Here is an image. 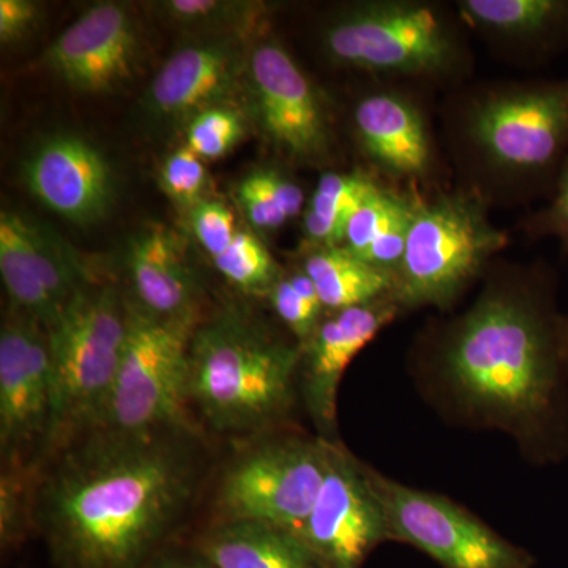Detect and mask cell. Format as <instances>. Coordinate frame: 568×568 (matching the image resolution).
Listing matches in <instances>:
<instances>
[{
    "label": "cell",
    "instance_id": "26",
    "mask_svg": "<svg viewBox=\"0 0 568 568\" xmlns=\"http://www.w3.org/2000/svg\"><path fill=\"white\" fill-rule=\"evenodd\" d=\"M216 271L245 294L267 297L283 275L274 256L257 235L239 231L233 244L213 260Z\"/></svg>",
    "mask_w": 568,
    "mask_h": 568
},
{
    "label": "cell",
    "instance_id": "17",
    "mask_svg": "<svg viewBox=\"0 0 568 568\" xmlns=\"http://www.w3.org/2000/svg\"><path fill=\"white\" fill-rule=\"evenodd\" d=\"M140 39L121 3H95L54 40L44 62L70 88L106 92L133 74Z\"/></svg>",
    "mask_w": 568,
    "mask_h": 568
},
{
    "label": "cell",
    "instance_id": "33",
    "mask_svg": "<svg viewBox=\"0 0 568 568\" xmlns=\"http://www.w3.org/2000/svg\"><path fill=\"white\" fill-rule=\"evenodd\" d=\"M39 7L29 0H0V40L3 44L20 40L31 31Z\"/></svg>",
    "mask_w": 568,
    "mask_h": 568
},
{
    "label": "cell",
    "instance_id": "10",
    "mask_svg": "<svg viewBox=\"0 0 568 568\" xmlns=\"http://www.w3.org/2000/svg\"><path fill=\"white\" fill-rule=\"evenodd\" d=\"M388 538L413 545L444 568H532L525 549L447 497L406 487L368 467Z\"/></svg>",
    "mask_w": 568,
    "mask_h": 568
},
{
    "label": "cell",
    "instance_id": "8",
    "mask_svg": "<svg viewBox=\"0 0 568 568\" xmlns=\"http://www.w3.org/2000/svg\"><path fill=\"white\" fill-rule=\"evenodd\" d=\"M196 313L163 317L129 301L121 366L97 429L153 435L189 429L190 346Z\"/></svg>",
    "mask_w": 568,
    "mask_h": 568
},
{
    "label": "cell",
    "instance_id": "14",
    "mask_svg": "<svg viewBox=\"0 0 568 568\" xmlns=\"http://www.w3.org/2000/svg\"><path fill=\"white\" fill-rule=\"evenodd\" d=\"M52 368L47 328L14 310L0 332V447L21 463L29 447L50 439Z\"/></svg>",
    "mask_w": 568,
    "mask_h": 568
},
{
    "label": "cell",
    "instance_id": "22",
    "mask_svg": "<svg viewBox=\"0 0 568 568\" xmlns=\"http://www.w3.org/2000/svg\"><path fill=\"white\" fill-rule=\"evenodd\" d=\"M203 552L213 568H321L297 534L263 523L224 521Z\"/></svg>",
    "mask_w": 568,
    "mask_h": 568
},
{
    "label": "cell",
    "instance_id": "15",
    "mask_svg": "<svg viewBox=\"0 0 568 568\" xmlns=\"http://www.w3.org/2000/svg\"><path fill=\"white\" fill-rule=\"evenodd\" d=\"M0 275L14 310L44 328L82 286L80 268L50 235L18 213H0Z\"/></svg>",
    "mask_w": 568,
    "mask_h": 568
},
{
    "label": "cell",
    "instance_id": "23",
    "mask_svg": "<svg viewBox=\"0 0 568 568\" xmlns=\"http://www.w3.org/2000/svg\"><path fill=\"white\" fill-rule=\"evenodd\" d=\"M302 271L315 284L324 310L331 313L372 304L394 293V275L343 245L306 248Z\"/></svg>",
    "mask_w": 568,
    "mask_h": 568
},
{
    "label": "cell",
    "instance_id": "30",
    "mask_svg": "<svg viewBox=\"0 0 568 568\" xmlns=\"http://www.w3.org/2000/svg\"><path fill=\"white\" fill-rule=\"evenodd\" d=\"M160 185L170 200L190 211L205 200L209 175L203 159L186 145L171 153L160 171Z\"/></svg>",
    "mask_w": 568,
    "mask_h": 568
},
{
    "label": "cell",
    "instance_id": "11",
    "mask_svg": "<svg viewBox=\"0 0 568 568\" xmlns=\"http://www.w3.org/2000/svg\"><path fill=\"white\" fill-rule=\"evenodd\" d=\"M246 70L257 121L272 144L294 162L324 163L331 119L315 82L275 40L253 48Z\"/></svg>",
    "mask_w": 568,
    "mask_h": 568
},
{
    "label": "cell",
    "instance_id": "1",
    "mask_svg": "<svg viewBox=\"0 0 568 568\" xmlns=\"http://www.w3.org/2000/svg\"><path fill=\"white\" fill-rule=\"evenodd\" d=\"M428 357L463 413L541 458L568 439L564 315L540 265L493 263L476 302L429 336Z\"/></svg>",
    "mask_w": 568,
    "mask_h": 568
},
{
    "label": "cell",
    "instance_id": "31",
    "mask_svg": "<svg viewBox=\"0 0 568 568\" xmlns=\"http://www.w3.org/2000/svg\"><path fill=\"white\" fill-rule=\"evenodd\" d=\"M525 233L534 241L552 239L568 261V155L545 204L525 220Z\"/></svg>",
    "mask_w": 568,
    "mask_h": 568
},
{
    "label": "cell",
    "instance_id": "18",
    "mask_svg": "<svg viewBox=\"0 0 568 568\" xmlns=\"http://www.w3.org/2000/svg\"><path fill=\"white\" fill-rule=\"evenodd\" d=\"M467 32L510 65L540 67L568 51V0H455Z\"/></svg>",
    "mask_w": 568,
    "mask_h": 568
},
{
    "label": "cell",
    "instance_id": "6",
    "mask_svg": "<svg viewBox=\"0 0 568 568\" xmlns=\"http://www.w3.org/2000/svg\"><path fill=\"white\" fill-rule=\"evenodd\" d=\"M491 205L473 190L455 185L418 196L394 293L403 312L457 304L470 284L484 278L507 248L508 234L493 223Z\"/></svg>",
    "mask_w": 568,
    "mask_h": 568
},
{
    "label": "cell",
    "instance_id": "13",
    "mask_svg": "<svg viewBox=\"0 0 568 568\" xmlns=\"http://www.w3.org/2000/svg\"><path fill=\"white\" fill-rule=\"evenodd\" d=\"M420 89L377 84L354 104L353 126L366 162L386 181L435 185L443 153Z\"/></svg>",
    "mask_w": 568,
    "mask_h": 568
},
{
    "label": "cell",
    "instance_id": "34",
    "mask_svg": "<svg viewBox=\"0 0 568 568\" xmlns=\"http://www.w3.org/2000/svg\"><path fill=\"white\" fill-rule=\"evenodd\" d=\"M564 354H566L568 369V315H564Z\"/></svg>",
    "mask_w": 568,
    "mask_h": 568
},
{
    "label": "cell",
    "instance_id": "32",
    "mask_svg": "<svg viewBox=\"0 0 568 568\" xmlns=\"http://www.w3.org/2000/svg\"><path fill=\"white\" fill-rule=\"evenodd\" d=\"M190 226L194 237L212 260L220 256L237 235L234 213L222 201L205 200L190 209Z\"/></svg>",
    "mask_w": 568,
    "mask_h": 568
},
{
    "label": "cell",
    "instance_id": "35",
    "mask_svg": "<svg viewBox=\"0 0 568 568\" xmlns=\"http://www.w3.org/2000/svg\"><path fill=\"white\" fill-rule=\"evenodd\" d=\"M170 568H209L203 566V564H178V566H173Z\"/></svg>",
    "mask_w": 568,
    "mask_h": 568
},
{
    "label": "cell",
    "instance_id": "21",
    "mask_svg": "<svg viewBox=\"0 0 568 568\" xmlns=\"http://www.w3.org/2000/svg\"><path fill=\"white\" fill-rule=\"evenodd\" d=\"M134 302L152 315L175 317L196 313L197 282L181 241L162 224L134 235L126 250Z\"/></svg>",
    "mask_w": 568,
    "mask_h": 568
},
{
    "label": "cell",
    "instance_id": "4",
    "mask_svg": "<svg viewBox=\"0 0 568 568\" xmlns=\"http://www.w3.org/2000/svg\"><path fill=\"white\" fill-rule=\"evenodd\" d=\"M321 50L328 62L379 84L455 89L470 82L469 32L454 3L361 0L324 22Z\"/></svg>",
    "mask_w": 568,
    "mask_h": 568
},
{
    "label": "cell",
    "instance_id": "16",
    "mask_svg": "<svg viewBox=\"0 0 568 568\" xmlns=\"http://www.w3.org/2000/svg\"><path fill=\"white\" fill-rule=\"evenodd\" d=\"M402 313V306L392 295L372 304L332 312L301 345L302 394L321 432L335 429L336 399L347 366Z\"/></svg>",
    "mask_w": 568,
    "mask_h": 568
},
{
    "label": "cell",
    "instance_id": "28",
    "mask_svg": "<svg viewBox=\"0 0 568 568\" xmlns=\"http://www.w3.org/2000/svg\"><path fill=\"white\" fill-rule=\"evenodd\" d=\"M171 21L186 28L244 29L263 18L264 6L257 2H220V0H170L160 3Z\"/></svg>",
    "mask_w": 568,
    "mask_h": 568
},
{
    "label": "cell",
    "instance_id": "7",
    "mask_svg": "<svg viewBox=\"0 0 568 568\" xmlns=\"http://www.w3.org/2000/svg\"><path fill=\"white\" fill-rule=\"evenodd\" d=\"M129 328V301L111 286L82 284L47 328L52 368L48 444L99 428L110 399Z\"/></svg>",
    "mask_w": 568,
    "mask_h": 568
},
{
    "label": "cell",
    "instance_id": "9",
    "mask_svg": "<svg viewBox=\"0 0 568 568\" xmlns=\"http://www.w3.org/2000/svg\"><path fill=\"white\" fill-rule=\"evenodd\" d=\"M332 440L283 436L250 448L224 474V521H253L301 532L328 469Z\"/></svg>",
    "mask_w": 568,
    "mask_h": 568
},
{
    "label": "cell",
    "instance_id": "29",
    "mask_svg": "<svg viewBox=\"0 0 568 568\" xmlns=\"http://www.w3.org/2000/svg\"><path fill=\"white\" fill-rule=\"evenodd\" d=\"M244 134L241 115L226 106L209 108L190 119L186 148L200 159H222Z\"/></svg>",
    "mask_w": 568,
    "mask_h": 568
},
{
    "label": "cell",
    "instance_id": "2",
    "mask_svg": "<svg viewBox=\"0 0 568 568\" xmlns=\"http://www.w3.org/2000/svg\"><path fill=\"white\" fill-rule=\"evenodd\" d=\"M174 433L95 435L41 485L37 517L73 568H134L181 517L193 466Z\"/></svg>",
    "mask_w": 568,
    "mask_h": 568
},
{
    "label": "cell",
    "instance_id": "20",
    "mask_svg": "<svg viewBox=\"0 0 568 568\" xmlns=\"http://www.w3.org/2000/svg\"><path fill=\"white\" fill-rule=\"evenodd\" d=\"M244 59L234 37L183 44L164 62L148 92V106L166 119H193L224 106L241 84Z\"/></svg>",
    "mask_w": 568,
    "mask_h": 568
},
{
    "label": "cell",
    "instance_id": "27",
    "mask_svg": "<svg viewBox=\"0 0 568 568\" xmlns=\"http://www.w3.org/2000/svg\"><path fill=\"white\" fill-rule=\"evenodd\" d=\"M267 298L276 316L293 332L301 345H304L323 321L324 306L315 284L302 268L280 276Z\"/></svg>",
    "mask_w": 568,
    "mask_h": 568
},
{
    "label": "cell",
    "instance_id": "24",
    "mask_svg": "<svg viewBox=\"0 0 568 568\" xmlns=\"http://www.w3.org/2000/svg\"><path fill=\"white\" fill-rule=\"evenodd\" d=\"M383 185L373 175L331 171L321 175L302 213V230L308 248L342 246L347 223L355 211Z\"/></svg>",
    "mask_w": 568,
    "mask_h": 568
},
{
    "label": "cell",
    "instance_id": "19",
    "mask_svg": "<svg viewBox=\"0 0 568 568\" xmlns=\"http://www.w3.org/2000/svg\"><path fill=\"white\" fill-rule=\"evenodd\" d=\"M24 179L41 204L78 224L103 219L114 196L110 164L74 134L41 142L26 162Z\"/></svg>",
    "mask_w": 568,
    "mask_h": 568
},
{
    "label": "cell",
    "instance_id": "12",
    "mask_svg": "<svg viewBox=\"0 0 568 568\" xmlns=\"http://www.w3.org/2000/svg\"><path fill=\"white\" fill-rule=\"evenodd\" d=\"M298 537L321 568H358L388 538L368 466L334 440L323 487Z\"/></svg>",
    "mask_w": 568,
    "mask_h": 568
},
{
    "label": "cell",
    "instance_id": "25",
    "mask_svg": "<svg viewBox=\"0 0 568 568\" xmlns=\"http://www.w3.org/2000/svg\"><path fill=\"white\" fill-rule=\"evenodd\" d=\"M235 200L257 231H275L305 211L302 186L282 170L260 168L245 175Z\"/></svg>",
    "mask_w": 568,
    "mask_h": 568
},
{
    "label": "cell",
    "instance_id": "3",
    "mask_svg": "<svg viewBox=\"0 0 568 568\" xmlns=\"http://www.w3.org/2000/svg\"><path fill=\"white\" fill-rule=\"evenodd\" d=\"M440 123L457 185L491 207L547 200L568 155V77L467 82Z\"/></svg>",
    "mask_w": 568,
    "mask_h": 568
},
{
    "label": "cell",
    "instance_id": "5",
    "mask_svg": "<svg viewBox=\"0 0 568 568\" xmlns=\"http://www.w3.org/2000/svg\"><path fill=\"white\" fill-rule=\"evenodd\" d=\"M301 346L235 315L197 327L190 346V402L219 432H254L291 409Z\"/></svg>",
    "mask_w": 568,
    "mask_h": 568
}]
</instances>
